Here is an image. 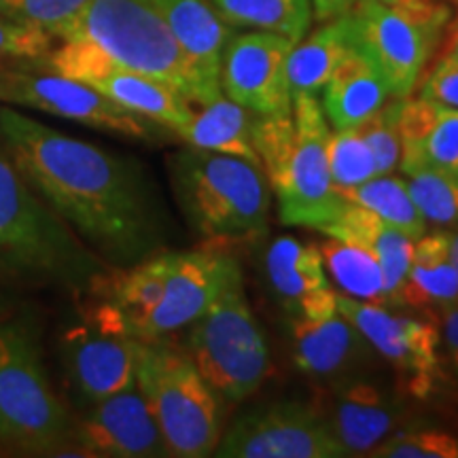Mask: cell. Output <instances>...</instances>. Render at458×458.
<instances>
[{
	"mask_svg": "<svg viewBox=\"0 0 458 458\" xmlns=\"http://www.w3.org/2000/svg\"><path fill=\"white\" fill-rule=\"evenodd\" d=\"M9 159L32 191L102 255L142 261L164 240L162 215L139 165L0 108Z\"/></svg>",
	"mask_w": 458,
	"mask_h": 458,
	"instance_id": "obj_1",
	"label": "cell"
},
{
	"mask_svg": "<svg viewBox=\"0 0 458 458\" xmlns=\"http://www.w3.org/2000/svg\"><path fill=\"white\" fill-rule=\"evenodd\" d=\"M172 181L189 225L206 244L257 242L267 233L272 187L261 165L191 147L176 156Z\"/></svg>",
	"mask_w": 458,
	"mask_h": 458,
	"instance_id": "obj_2",
	"label": "cell"
},
{
	"mask_svg": "<svg viewBox=\"0 0 458 458\" xmlns=\"http://www.w3.org/2000/svg\"><path fill=\"white\" fill-rule=\"evenodd\" d=\"M134 380L162 431L168 456L215 454L223 435L219 397L187 351L168 340H139Z\"/></svg>",
	"mask_w": 458,
	"mask_h": 458,
	"instance_id": "obj_3",
	"label": "cell"
},
{
	"mask_svg": "<svg viewBox=\"0 0 458 458\" xmlns=\"http://www.w3.org/2000/svg\"><path fill=\"white\" fill-rule=\"evenodd\" d=\"M0 267L83 284L105 272L0 153Z\"/></svg>",
	"mask_w": 458,
	"mask_h": 458,
	"instance_id": "obj_4",
	"label": "cell"
},
{
	"mask_svg": "<svg viewBox=\"0 0 458 458\" xmlns=\"http://www.w3.org/2000/svg\"><path fill=\"white\" fill-rule=\"evenodd\" d=\"M83 38L128 71L157 79L204 105L202 89L165 21L142 0H91L60 41Z\"/></svg>",
	"mask_w": 458,
	"mask_h": 458,
	"instance_id": "obj_5",
	"label": "cell"
},
{
	"mask_svg": "<svg viewBox=\"0 0 458 458\" xmlns=\"http://www.w3.org/2000/svg\"><path fill=\"white\" fill-rule=\"evenodd\" d=\"M187 354L219 399L238 403L263 385L270 374V348L244 295L242 276L189 325Z\"/></svg>",
	"mask_w": 458,
	"mask_h": 458,
	"instance_id": "obj_6",
	"label": "cell"
},
{
	"mask_svg": "<svg viewBox=\"0 0 458 458\" xmlns=\"http://www.w3.org/2000/svg\"><path fill=\"white\" fill-rule=\"evenodd\" d=\"M450 0H357L351 11L354 41L374 57L393 98H408L442 47Z\"/></svg>",
	"mask_w": 458,
	"mask_h": 458,
	"instance_id": "obj_7",
	"label": "cell"
},
{
	"mask_svg": "<svg viewBox=\"0 0 458 458\" xmlns=\"http://www.w3.org/2000/svg\"><path fill=\"white\" fill-rule=\"evenodd\" d=\"M0 442L34 454L79 450L74 422L51 391L30 340L0 323Z\"/></svg>",
	"mask_w": 458,
	"mask_h": 458,
	"instance_id": "obj_8",
	"label": "cell"
},
{
	"mask_svg": "<svg viewBox=\"0 0 458 458\" xmlns=\"http://www.w3.org/2000/svg\"><path fill=\"white\" fill-rule=\"evenodd\" d=\"M91 300L64 331L62 354L71 388L81 403H98L134 385L136 340L123 312L106 297Z\"/></svg>",
	"mask_w": 458,
	"mask_h": 458,
	"instance_id": "obj_9",
	"label": "cell"
},
{
	"mask_svg": "<svg viewBox=\"0 0 458 458\" xmlns=\"http://www.w3.org/2000/svg\"><path fill=\"white\" fill-rule=\"evenodd\" d=\"M295 147L283 179L272 189L284 225L318 229L340 213L346 199L331 182L327 164L329 123L318 96L293 98Z\"/></svg>",
	"mask_w": 458,
	"mask_h": 458,
	"instance_id": "obj_10",
	"label": "cell"
},
{
	"mask_svg": "<svg viewBox=\"0 0 458 458\" xmlns=\"http://www.w3.org/2000/svg\"><path fill=\"white\" fill-rule=\"evenodd\" d=\"M47 62L54 72L88 83L125 111L172 131L181 130L193 113L191 102L181 91L147 74L119 66L98 45L83 38L62 41L60 47L49 51Z\"/></svg>",
	"mask_w": 458,
	"mask_h": 458,
	"instance_id": "obj_11",
	"label": "cell"
},
{
	"mask_svg": "<svg viewBox=\"0 0 458 458\" xmlns=\"http://www.w3.org/2000/svg\"><path fill=\"white\" fill-rule=\"evenodd\" d=\"M221 458H342L323 408L280 401L246 411L221 435Z\"/></svg>",
	"mask_w": 458,
	"mask_h": 458,
	"instance_id": "obj_12",
	"label": "cell"
},
{
	"mask_svg": "<svg viewBox=\"0 0 458 458\" xmlns=\"http://www.w3.org/2000/svg\"><path fill=\"white\" fill-rule=\"evenodd\" d=\"M337 308L369 342L377 357L397 371L405 391L425 399L439 369L442 334L428 318L399 314L391 306L368 303L337 293Z\"/></svg>",
	"mask_w": 458,
	"mask_h": 458,
	"instance_id": "obj_13",
	"label": "cell"
},
{
	"mask_svg": "<svg viewBox=\"0 0 458 458\" xmlns=\"http://www.w3.org/2000/svg\"><path fill=\"white\" fill-rule=\"evenodd\" d=\"M0 100L37 108L91 128L130 139H153V122L125 111L88 83L62 74H37L0 68Z\"/></svg>",
	"mask_w": 458,
	"mask_h": 458,
	"instance_id": "obj_14",
	"label": "cell"
},
{
	"mask_svg": "<svg viewBox=\"0 0 458 458\" xmlns=\"http://www.w3.org/2000/svg\"><path fill=\"white\" fill-rule=\"evenodd\" d=\"M293 41L274 32L232 34L221 60V91L257 114L293 111L286 62Z\"/></svg>",
	"mask_w": 458,
	"mask_h": 458,
	"instance_id": "obj_15",
	"label": "cell"
},
{
	"mask_svg": "<svg viewBox=\"0 0 458 458\" xmlns=\"http://www.w3.org/2000/svg\"><path fill=\"white\" fill-rule=\"evenodd\" d=\"M238 276H242L238 261L216 246L172 253L162 301L134 329L136 340H168L176 331L187 329Z\"/></svg>",
	"mask_w": 458,
	"mask_h": 458,
	"instance_id": "obj_16",
	"label": "cell"
},
{
	"mask_svg": "<svg viewBox=\"0 0 458 458\" xmlns=\"http://www.w3.org/2000/svg\"><path fill=\"white\" fill-rule=\"evenodd\" d=\"M74 444L85 456H168L162 431L136 380L123 391L89 405L83 420L74 425Z\"/></svg>",
	"mask_w": 458,
	"mask_h": 458,
	"instance_id": "obj_17",
	"label": "cell"
},
{
	"mask_svg": "<svg viewBox=\"0 0 458 458\" xmlns=\"http://www.w3.org/2000/svg\"><path fill=\"white\" fill-rule=\"evenodd\" d=\"M344 456H369L403 420V401L368 377L337 380L331 403L323 410Z\"/></svg>",
	"mask_w": 458,
	"mask_h": 458,
	"instance_id": "obj_18",
	"label": "cell"
},
{
	"mask_svg": "<svg viewBox=\"0 0 458 458\" xmlns=\"http://www.w3.org/2000/svg\"><path fill=\"white\" fill-rule=\"evenodd\" d=\"M289 335L295 365L314 377L354 376L376 354L337 303L327 310L291 317Z\"/></svg>",
	"mask_w": 458,
	"mask_h": 458,
	"instance_id": "obj_19",
	"label": "cell"
},
{
	"mask_svg": "<svg viewBox=\"0 0 458 458\" xmlns=\"http://www.w3.org/2000/svg\"><path fill=\"white\" fill-rule=\"evenodd\" d=\"M162 17L185 54L202 89L204 105L223 96L221 60L232 26L216 13L208 0H142Z\"/></svg>",
	"mask_w": 458,
	"mask_h": 458,
	"instance_id": "obj_20",
	"label": "cell"
},
{
	"mask_svg": "<svg viewBox=\"0 0 458 458\" xmlns=\"http://www.w3.org/2000/svg\"><path fill=\"white\" fill-rule=\"evenodd\" d=\"M399 168L437 172L458 181V108L427 98H401L399 105Z\"/></svg>",
	"mask_w": 458,
	"mask_h": 458,
	"instance_id": "obj_21",
	"label": "cell"
},
{
	"mask_svg": "<svg viewBox=\"0 0 458 458\" xmlns=\"http://www.w3.org/2000/svg\"><path fill=\"white\" fill-rule=\"evenodd\" d=\"M266 272L289 317L314 314L337 303L318 246L291 236L276 238L266 253Z\"/></svg>",
	"mask_w": 458,
	"mask_h": 458,
	"instance_id": "obj_22",
	"label": "cell"
},
{
	"mask_svg": "<svg viewBox=\"0 0 458 458\" xmlns=\"http://www.w3.org/2000/svg\"><path fill=\"white\" fill-rule=\"evenodd\" d=\"M320 94V105L334 130L357 128L393 98L385 74L357 41L337 62Z\"/></svg>",
	"mask_w": 458,
	"mask_h": 458,
	"instance_id": "obj_23",
	"label": "cell"
},
{
	"mask_svg": "<svg viewBox=\"0 0 458 458\" xmlns=\"http://www.w3.org/2000/svg\"><path fill=\"white\" fill-rule=\"evenodd\" d=\"M325 236L346 240L357 246L368 249L371 255L380 261L382 272H385V289L386 301L391 308H397V297L401 286H403L405 274L414 257L416 240L405 236L397 227L388 225L380 216L363 208V206L348 202L342 210L331 219L327 225L318 229Z\"/></svg>",
	"mask_w": 458,
	"mask_h": 458,
	"instance_id": "obj_24",
	"label": "cell"
},
{
	"mask_svg": "<svg viewBox=\"0 0 458 458\" xmlns=\"http://www.w3.org/2000/svg\"><path fill=\"white\" fill-rule=\"evenodd\" d=\"M454 303H458V274L450 257L448 232L425 233L416 240L397 308L431 314L444 312Z\"/></svg>",
	"mask_w": 458,
	"mask_h": 458,
	"instance_id": "obj_25",
	"label": "cell"
},
{
	"mask_svg": "<svg viewBox=\"0 0 458 458\" xmlns=\"http://www.w3.org/2000/svg\"><path fill=\"white\" fill-rule=\"evenodd\" d=\"M354 43V26L351 13L323 21L310 37H303L293 45L286 62L291 98L318 96L327 85L337 62Z\"/></svg>",
	"mask_w": 458,
	"mask_h": 458,
	"instance_id": "obj_26",
	"label": "cell"
},
{
	"mask_svg": "<svg viewBox=\"0 0 458 458\" xmlns=\"http://www.w3.org/2000/svg\"><path fill=\"white\" fill-rule=\"evenodd\" d=\"M253 114L227 96H219L202 105L198 113L193 111L189 122L176 130V134L189 147L242 157L261 165L253 147Z\"/></svg>",
	"mask_w": 458,
	"mask_h": 458,
	"instance_id": "obj_27",
	"label": "cell"
},
{
	"mask_svg": "<svg viewBox=\"0 0 458 458\" xmlns=\"http://www.w3.org/2000/svg\"><path fill=\"white\" fill-rule=\"evenodd\" d=\"M318 249L329 280L340 289L337 293L359 301L388 306L385 272L380 261L368 249L331 236Z\"/></svg>",
	"mask_w": 458,
	"mask_h": 458,
	"instance_id": "obj_28",
	"label": "cell"
},
{
	"mask_svg": "<svg viewBox=\"0 0 458 458\" xmlns=\"http://www.w3.org/2000/svg\"><path fill=\"white\" fill-rule=\"evenodd\" d=\"M232 28L274 32L297 43L312 24L310 0H208Z\"/></svg>",
	"mask_w": 458,
	"mask_h": 458,
	"instance_id": "obj_29",
	"label": "cell"
},
{
	"mask_svg": "<svg viewBox=\"0 0 458 458\" xmlns=\"http://www.w3.org/2000/svg\"><path fill=\"white\" fill-rule=\"evenodd\" d=\"M342 196L348 202L371 210L382 221L397 227L399 232H403L411 240H418L427 233V221L418 213L408 185H405V179H397L393 174L374 176L363 185L344 191Z\"/></svg>",
	"mask_w": 458,
	"mask_h": 458,
	"instance_id": "obj_30",
	"label": "cell"
},
{
	"mask_svg": "<svg viewBox=\"0 0 458 458\" xmlns=\"http://www.w3.org/2000/svg\"><path fill=\"white\" fill-rule=\"evenodd\" d=\"M327 164L331 182L340 193L377 176L371 148L357 128L329 131Z\"/></svg>",
	"mask_w": 458,
	"mask_h": 458,
	"instance_id": "obj_31",
	"label": "cell"
},
{
	"mask_svg": "<svg viewBox=\"0 0 458 458\" xmlns=\"http://www.w3.org/2000/svg\"><path fill=\"white\" fill-rule=\"evenodd\" d=\"M253 147L261 170L274 189L283 179L295 147L293 111L286 114H253Z\"/></svg>",
	"mask_w": 458,
	"mask_h": 458,
	"instance_id": "obj_32",
	"label": "cell"
},
{
	"mask_svg": "<svg viewBox=\"0 0 458 458\" xmlns=\"http://www.w3.org/2000/svg\"><path fill=\"white\" fill-rule=\"evenodd\" d=\"M422 219L433 225L445 227L458 223V181L437 172H414L405 179Z\"/></svg>",
	"mask_w": 458,
	"mask_h": 458,
	"instance_id": "obj_33",
	"label": "cell"
},
{
	"mask_svg": "<svg viewBox=\"0 0 458 458\" xmlns=\"http://www.w3.org/2000/svg\"><path fill=\"white\" fill-rule=\"evenodd\" d=\"M399 105L401 98H388L371 117L357 125L374 156L377 176L393 174L399 168L401 139H399Z\"/></svg>",
	"mask_w": 458,
	"mask_h": 458,
	"instance_id": "obj_34",
	"label": "cell"
},
{
	"mask_svg": "<svg viewBox=\"0 0 458 458\" xmlns=\"http://www.w3.org/2000/svg\"><path fill=\"white\" fill-rule=\"evenodd\" d=\"M369 456L374 458H458V437L439 428H397Z\"/></svg>",
	"mask_w": 458,
	"mask_h": 458,
	"instance_id": "obj_35",
	"label": "cell"
},
{
	"mask_svg": "<svg viewBox=\"0 0 458 458\" xmlns=\"http://www.w3.org/2000/svg\"><path fill=\"white\" fill-rule=\"evenodd\" d=\"M51 34L15 17L0 15V66L47 60Z\"/></svg>",
	"mask_w": 458,
	"mask_h": 458,
	"instance_id": "obj_36",
	"label": "cell"
},
{
	"mask_svg": "<svg viewBox=\"0 0 458 458\" xmlns=\"http://www.w3.org/2000/svg\"><path fill=\"white\" fill-rule=\"evenodd\" d=\"M89 3L91 0H15L13 17L38 26L51 34V38H62Z\"/></svg>",
	"mask_w": 458,
	"mask_h": 458,
	"instance_id": "obj_37",
	"label": "cell"
},
{
	"mask_svg": "<svg viewBox=\"0 0 458 458\" xmlns=\"http://www.w3.org/2000/svg\"><path fill=\"white\" fill-rule=\"evenodd\" d=\"M418 85H420V94H418L420 98L458 108V62L439 57L437 64Z\"/></svg>",
	"mask_w": 458,
	"mask_h": 458,
	"instance_id": "obj_38",
	"label": "cell"
},
{
	"mask_svg": "<svg viewBox=\"0 0 458 458\" xmlns=\"http://www.w3.org/2000/svg\"><path fill=\"white\" fill-rule=\"evenodd\" d=\"M439 334H442V342L452 369L458 376V303L445 308L442 312V329H439Z\"/></svg>",
	"mask_w": 458,
	"mask_h": 458,
	"instance_id": "obj_39",
	"label": "cell"
},
{
	"mask_svg": "<svg viewBox=\"0 0 458 458\" xmlns=\"http://www.w3.org/2000/svg\"><path fill=\"white\" fill-rule=\"evenodd\" d=\"M354 3H357V0H310L312 15L317 17L318 21H329L335 20V17L351 13Z\"/></svg>",
	"mask_w": 458,
	"mask_h": 458,
	"instance_id": "obj_40",
	"label": "cell"
},
{
	"mask_svg": "<svg viewBox=\"0 0 458 458\" xmlns=\"http://www.w3.org/2000/svg\"><path fill=\"white\" fill-rule=\"evenodd\" d=\"M442 45H444V54H442L444 60L458 62V13L456 15L452 13V20H450L448 28H445Z\"/></svg>",
	"mask_w": 458,
	"mask_h": 458,
	"instance_id": "obj_41",
	"label": "cell"
},
{
	"mask_svg": "<svg viewBox=\"0 0 458 458\" xmlns=\"http://www.w3.org/2000/svg\"><path fill=\"white\" fill-rule=\"evenodd\" d=\"M448 240H450V257H452V263H454L456 274H458V232H448Z\"/></svg>",
	"mask_w": 458,
	"mask_h": 458,
	"instance_id": "obj_42",
	"label": "cell"
},
{
	"mask_svg": "<svg viewBox=\"0 0 458 458\" xmlns=\"http://www.w3.org/2000/svg\"><path fill=\"white\" fill-rule=\"evenodd\" d=\"M13 7H15V0H0V15L13 17Z\"/></svg>",
	"mask_w": 458,
	"mask_h": 458,
	"instance_id": "obj_43",
	"label": "cell"
},
{
	"mask_svg": "<svg viewBox=\"0 0 458 458\" xmlns=\"http://www.w3.org/2000/svg\"><path fill=\"white\" fill-rule=\"evenodd\" d=\"M386 3H388V0H386ZM450 3H452V4H458V0H450Z\"/></svg>",
	"mask_w": 458,
	"mask_h": 458,
	"instance_id": "obj_44",
	"label": "cell"
}]
</instances>
